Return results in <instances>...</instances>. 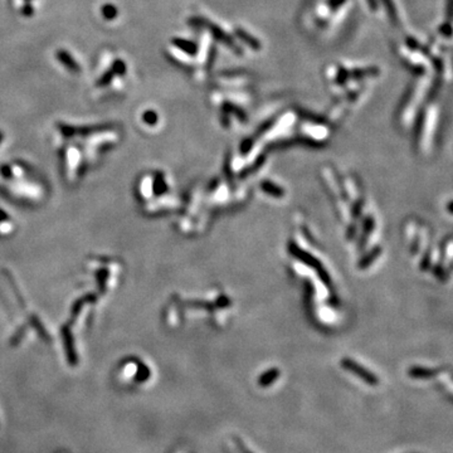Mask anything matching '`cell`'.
<instances>
[{"instance_id": "cell-1", "label": "cell", "mask_w": 453, "mask_h": 453, "mask_svg": "<svg viewBox=\"0 0 453 453\" xmlns=\"http://www.w3.org/2000/svg\"><path fill=\"white\" fill-rule=\"evenodd\" d=\"M341 365L346 370H349V372L354 373L355 375H357V377H359L360 379L364 380V382L367 383V384H369V385H378V384H379V380H378V378L375 377V375L373 374V373H370L369 370H367V369H365V368L360 367L359 364H356V363L352 361V360L344 359L341 361Z\"/></svg>"}, {"instance_id": "cell-2", "label": "cell", "mask_w": 453, "mask_h": 453, "mask_svg": "<svg viewBox=\"0 0 453 453\" xmlns=\"http://www.w3.org/2000/svg\"><path fill=\"white\" fill-rule=\"evenodd\" d=\"M57 58H58V61L61 62L64 67H67V68H68L71 72H73V73H78L79 69H81V67H79V64L77 63L76 61H74L73 57L69 55L68 52H66L64 50L57 51Z\"/></svg>"}, {"instance_id": "cell-3", "label": "cell", "mask_w": 453, "mask_h": 453, "mask_svg": "<svg viewBox=\"0 0 453 453\" xmlns=\"http://www.w3.org/2000/svg\"><path fill=\"white\" fill-rule=\"evenodd\" d=\"M279 375H280L279 369L268 370V372H266L264 374H262L261 377L258 378V385L259 387H263V388L269 387V385H271L272 383H274L275 380L279 378Z\"/></svg>"}, {"instance_id": "cell-4", "label": "cell", "mask_w": 453, "mask_h": 453, "mask_svg": "<svg viewBox=\"0 0 453 453\" xmlns=\"http://www.w3.org/2000/svg\"><path fill=\"white\" fill-rule=\"evenodd\" d=\"M437 373V370L432 369H424V368H412L409 370V375L412 378H417V379H423V378H429L433 377Z\"/></svg>"}, {"instance_id": "cell-5", "label": "cell", "mask_w": 453, "mask_h": 453, "mask_svg": "<svg viewBox=\"0 0 453 453\" xmlns=\"http://www.w3.org/2000/svg\"><path fill=\"white\" fill-rule=\"evenodd\" d=\"M112 71L115 74H118V76H123L126 73V64L122 59H116L112 64Z\"/></svg>"}, {"instance_id": "cell-6", "label": "cell", "mask_w": 453, "mask_h": 453, "mask_svg": "<svg viewBox=\"0 0 453 453\" xmlns=\"http://www.w3.org/2000/svg\"><path fill=\"white\" fill-rule=\"evenodd\" d=\"M113 76H115V73H113L112 69H109V71H106L104 74H102L101 78H100L99 81H97V86L105 87V86H107V84H110V83H111Z\"/></svg>"}, {"instance_id": "cell-7", "label": "cell", "mask_w": 453, "mask_h": 453, "mask_svg": "<svg viewBox=\"0 0 453 453\" xmlns=\"http://www.w3.org/2000/svg\"><path fill=\"white\" fill-rule=\"evenodd\" d=\"M102 14L106 19H113L117 15V9H116L115 5L107 4L102 8Z\"/></svg>"}, {"instance_id": "cell-8", "label": "cell", "mask_w": 453, "mask_h": 453, "mask_svg": "<svg viewBox=\"0 0 453 453\" xmlns=\"http://www.w3.org/2000/svg\"><path fill=\"white\" fill-rule=\"evenodd\" d=\"M144 121L149 125H154L156 122V113L153 111H148L144 113Z\"/></svg>"}, {"instance_id": "cell-9", "label": "cell", "mask_w": 453, "mask_h": 453, "mask_svg": "<svg viewBox=\"0 0 453 453\" xmlns=\"http://www.w3.org/2000/svg\"><path fill=\"white\" fill-rule=\"evenodd\" d=\"M22 13L24 15H32L33 14V7H32V5H29V4L24 5V7H23Z\"/></svg>"}, {"instance_id": "cell-10", "label": "cell", "mask_w": 453, "mask_h": 453, "mask_svg": "<svg viewBox=\"0 0 453 453\" xmlns=\"http://www.w3.org/2000/svg\"><path fill=\"white\" fill-rule=\"evenodd\" d=\"M238 446H239V448H241L242 453H253V452L248 451V449H247V448H246V447H244L243 442H238Z\"/></svg>"}, {"instance_id": "cell-11", "label": "cell", "mask_w": 453, "mask_h": 453, "mask_svg": "<svg viewBox=\"0 0 453 453\" xmlns=\"http://www.w3.org/2000/svg\"><path fill=\"white\" fill-rule=\"evenodd\" d=\"M27 2H29V0H27Z\"/></svg>"}]
</instances>
